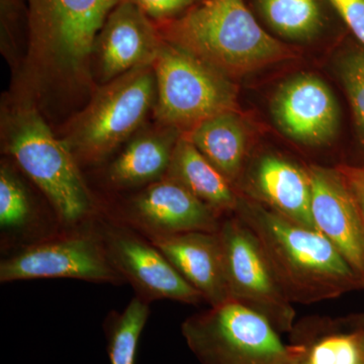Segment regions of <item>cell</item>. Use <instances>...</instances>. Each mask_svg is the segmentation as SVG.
Instances as JSON below:
<instances>
[{
  "label": "cell",
  "mask_w": 364,
  "mask_h": 364,
  "mask_svg": "<svg viewBox=\"0 0 364 364\" xmlns=\"http://www.w3.org/2000/svg\"><path fill=\"white\" fill-rule=\"evenodd\" d=\"M164 178L177 182L223 217L235 214L239 195L184 136L177 140Z\"/></svg>",
  "instance_id": "obj_19"
},
{
  "label": "cell",
  "mask_w": 364,
  "mask_h": 364,
  "mask_svg": "<svg viewBox=\"0 0 364 364\" xmlns=\"http://www.w3.org/2000/svg\"><path fill=\"white\" fill-rule=\"evenodd\" d=\"M217 234L231 301L259 314L282 334H289L296 323L294 304L280 287L251 230L231 215L223 219Z\"/></svg>",
  "instance_id": "obj_8"
},
{
  "label": "cell",
  "mask_w": 364,
  "mask_h": 364,
  "mask_svg": "<svg viewBox=\"0 0 364 364\" xmlns=\"http://www.w3.org/2000/svg\"><path fill=\"white\" fill-rule=\"evenodd\" d=\"M340 76L364 144V51L352 52L344 57L340 64Z\"/></svg>",
  "instance_id": "obj_24"
},
{
  "label": "cell",
  "mask_w": 364,
  "mask_h": 364,
  "mask_svg": "<svg viewBox=\"0 0 364 364\" xmlns=\"http://www.w3.org/2000/svg\"><path fill=\"white\" fill-rule=\"evenodd\" d=\"M248 186L246 198L296 224L316 229L311 210L312 188L306 168L277 155H265L253 167Z\"/></svg>",
  "instance_id": "obj_16"
},
{
  "label": "cell",
  "mask_w": 364,
  "mask_h": 364,
  "mask_svg": "<svg viewBox=\"0 0 364 364\" xmlns=\"http://www.w3.org/2000/svg\"><path fill=\"white\" fill-rule=\"evenodd\" d=\"M28 40L20 97L92 95L95 43L119 0H28Z\"/></svg>",
  "instance_id": "obj_1"
},
{
  "label": "cell",
  "mask_w": 364,
  "mask_h": 364,
  "mask_svg": "<svg viewBox=\"0 0 364 364\" xmlns=\"http://www.w3.org/2000/svg\"><path fill=\"white\" fill-rule=\"evenodd\" d=\"M339 173L350 191L356 205H358L359 214L361 215L364 225V167L348 166L340 165L337 167Z\"/></svg>",
  "instance_id": "obj_27"
},
{
  "label": "cell",
  "mask_w": 364,
  "mask_h": 364,
  "mask_svg": "<svg viewBox=\"0 0 364 364\" xmlns=\"http://www.w3.org/2000/svg\"><path fill=\"white\" fill-rule=\"evenodd\" d=\"M163 41L147 14L130 2H119L95 43L104 85L134 69L154 65Z\"/></svg>",
  "instance_id": "obj_14"
},
{
  "label": "cell",
  "mask_w": 364,
  "mask_h": 364,
  "mask_svg": "<svg viewBox=\"0 0 364 364\" xmlns=\"http://www.w3.org/2000/svg\"><path fill=\"white\" fill-rule=\"evenodd\" d=\"M14 0H1V13L7 14L9 11H13Z\"/></svg>",
  "instance_id": "obj_28"
},
{
  "label": "cell",
  "mask_w": 364,
  "mask_h": 364,
  "mask_svg": "<svg viewBox=\"0 0 364 364\" xmlns=\"http://www.w3.org/2000/svg\"><path fill=\"white\" fill-rule=\"evenodd\" d=\"M159 33L231 79L294 57L261 28L244 0H203Z\"/></svg>",
  "instance_id": "obj_4"
},
{
  "label": "cell",
  "mask_w": 364,
  "mask_h": 364,
  "mask_svg": "<svg viewBox=\"0 0 364 364\" xmlns=\"http://www.w3.org/2000/svg\"><path fill=\"white\" fill-rule=\"evenodd\" d=\"M155 246L210 306L231 301L225 277L221 243L217 232H186L150 236Z\"/></svg>",
  "instance_id": "obj_15"
},
{
  "label": "cell",
  "mask_w": 364,
  "mask_h": 364,
  "mask_svg": "<svg viewBox=\"0 0 364 364\" xmlns=\"http://www.w3.org/2000/svg\"><path fill=\"white\" fill-rule=\"evenodd\" d=\"M158 123L188 132L205 119L237 111L231 78L193 55L163 41L154 65Z\"/></svg>",
  "instance_id": "obj_7"
},
{
  "label": "cell",
  "mask_w": 364,
  "mask_h": 364,
  "mask_svg": "<svg viewBox=\"0 0 364 364\" xmlns=\"http://www.w3.org/2000/svg\"><path fill=\"white\" fill-rule=\"evenodd\" d=\"M95 228L112 265L136 296L149 304L161 299L188 305L205 303L202 294L144 235L114 220L100 222Z\"/></svg>",
  "instance_id": "obj_10"
},
{
  "label": "cell",
  "mask_w": 364,
  "mask_h": 364,
  "mask_svg": "<svg viewBox=\"0 0 364 364\" xmlns=\"http://www.w3.org/2000/svg\"><path fill=\"white\" fill-rule=\"evenodd\" d=\"M155 100L154 67L127 72L95 90L62 140L79 164L102 161L142 124Z\"/></svg>",
  "instance_id": "obj_5"
},
{
  "label": "cell",
  "mask_w": 364,
  "mask_h": 364,
  "mask_svg": "<svg viewBox=\"0 0 364 364\" xmlns=\"http://www.w3.org/2000/svg\"><path fill=\"white\" fill-rule=\"evenodd\" d=\"M176 132L163 126L136 136L107 169V181L117 188L147 186L161 181L178 140Z\"/></svg>",
  "instance_id": "obj_18"
},
{
  "label": "cell",
  "mask_w": 364,
  "mask_h": 364,
  "mask_svg": "<svg viewBox=\"0 0 364 364\" xmlns=\"http://www.w3.org/2000/svg\"><path fill=\"white\" fill-rule=\"evenodd\" d=\"M306 169L316 229L336 247L364 284V225L350 191L337 168L309 165Z\"/></svg>",
  "instance_id": "obj_13"
},
{
  "label": "cell",
  "mask_w": 364,
  "mask_h": 364,
  "mask_svg": "<svg viewBox=\"0 0 364 364\" xmlns=\"http://www.w3.org/2000/svg\"><path fill=\"white\" fill-rule=\"evenodd\" d=\"M279 130L294 142L318 147L334 140L340 124L339 107L322 79L301 74L280 86L272 102Z\"/></svg>",
  "instance_id": "obj_12"
},
{
  "label": "cell",
  "mask_w": 364,
  "mask_h": 364,
  "mask_svg": "<svg viewBox=\"0 0 364 364\" xmlns=\"http://www.w3.org/2000/svg\"><path fill=\"white\" fill-rule=\"evenodd\" d=\"M361 347H363L364 351V332L363 333V336H361Z\"/></svg>",
  "instance_id": "obj_29"
},
{
  "label": "cell",
  "mask_w": 364,
  "mask_h": 364,
  "mask_svg": "<svg viewBox=\"0 0 364 364\" xmlns=\"http://www.w3.org/2000/svg\"><path fill=\"white\" fill-rule=\"evenodd\" d=\"M348 324L344 318L317 316L296 322L289 333L296 352L294 364H364V327Z\"/></svg>",
  "instance_id": "obj_17"
},
{
  "label": "cell",
  "mask_w": 364,
  "mask_h": 364,
  "mask_svg": "<svg viewBox=\"0 0 364 364\" xmlns=\"http://www.w3.org/2000/svg\"><path fill=\"white\" fill-rule=\"evenodd\" d=\"M40 279H72L116 286L126 282L109 260L95 226L42 239L0 262L1 284Z\"/></svg>",
  "instance_id": "obj_9"
},
{
  "label": "cell",
  "mask_w": 364,
  "mask_h": 364,
  "mask_svg": "<svg viewBox=\"0 0 364 364\" xmlns=\"http://www.w3.org/2000/svg\"><path fill=\"white\" fill-rule=\"evenodd\" d=\"M352 33L364 45V0H329Z\"/></svg>",
  "instance_id": "obj_26"
},
{
  "label": "cell",
  "mask_w": 364,
  "mask_h": 364,
  "mask_svg": "<svg viewBox=\"0 0 364 364\" xmlns=\"http://www.w3.org/2000/svg\"><path fill=\"white\" fill-rule=\"evenodd\" d=\"M182 336L202 364H294L296 352L259 314L229 301L193 314Z\"/></svg>",
  "instance_id": "obj_6"
},
{
  "label": "cell",
  "mask_w": 364,
  "mask_h": 364,
  "mask_svg": "<svg viewBox=\"0 0 364 364\" xmlns=\"http://www.w3.org/2000/svg\"><path fill=\"white\" fill-rule=\"evenodd\" d=\"M234 215L257 239L291 303H320L364 287L343 256L318 230L296 224L242 195Z\"/></svg>",
  "instance_id": "obj_2"
},
{
  "label": "cell",
  "mask_w": 364,
  "mask_h": 364,
  "mask_svg": "<svg viewBox=\"0 0 364 364\" xmlns=\"http://www.w3.org/2000/svg\"><path fill=\"white\" fill-rule=\"evenodd\" d=\"M150 316V304L135 296L123 312H112L105 322L111 364H136L139 340Z\"/></svg>",
  "instance_id": "obj_22"
},
{
  "label": "cell",
  "mask_w": 364,
  "mask_h": 364,
  "mask_svg": "<svg viewBox=\"0 0 364 364\" xmlns=\"http://www.w3.org/2000/svg\"><path fill=\"white\" fill-rule=\"evenodd\" d=\"M2 147L44 193L65 231L82 229L95 214V203L65 142L56 138L38 111L14 97L1 114Z\"/></svg>",
  "instance_id": "obj_3"
},
{
  "label": "cell",
  "mask_w": 364,
  "mask_h": 364,
  "mask_svg": "<svg viewBox=\"0 0 364 364\" xmlns=\"http://www.w3.org/2000/svg\"><path fill=\"white\" fill-rule=\"evenodd\" d=\"M224 218L181 184L163 178L131 198L117 221L150 237L196 231L215 233Z\"/></svg>",
  "instance_id": "obj_11"
},
{
  "label": "cell",
  "mask_w": 364,
  "mask_h": 364,
  "mask_svg": "<svg viewBox=\"0 0 364 364\" xmlns=\"http://www.w3.org/2000/svg\"><path fill=\"white\" fill-rule=\"evenodd\" d=\"M232 186L240 181L248 151V134L238 112L217 114L184 133Z\"/></svg>",
  "instance_id": "obj_20"
},
{
  "label": "cell",
  "mask_w": 364,
  "mask_h": 364,
  "mask_svg": "<svg viewBox=\"0 0 364 364\" xmlns=\"http://www.w3.org/2000/svg\"><path fill=\"white\" fill-rule=\"evenodd\" d=\"M258 6L270 28L286 39H312L323 26L317 0H258Z\"/></svg>",
  "instance_id": "obj_21"
},
{
  "label": "cell",
  "mask_w": 364,
  "mask_h": 364,
  "mask_svg": "<svg viewBox=\"0 0 364 364\" xmlns=\"http://www.w3.org/2000/svg\"><path fill=\"white\" fill-rule=\"evenodd\" d=\"M138 6L149 18L165 20L193 6L198 0H119Z\"/></svg>",
  "instance_id": "obj_25"
},
{
  "label": "cell",
  "mask_w": 364,
  "mask_h": 364,
  "mask_svg": "<svg viewBox=\"0 0 364 364\" xmlns=\"http://www.w3.org/2000/svg\"><path fill=\"white\" fill-rule=\"evenodd\" d=\"M35 210L26 186L9 164L0 168V229L2 234L21 235L32 229Z\"/></svg>",
  "instance_id": "obj_23"
}]
</instances>
